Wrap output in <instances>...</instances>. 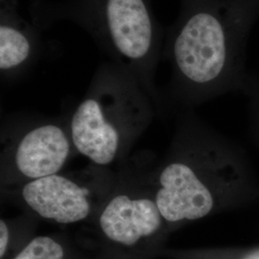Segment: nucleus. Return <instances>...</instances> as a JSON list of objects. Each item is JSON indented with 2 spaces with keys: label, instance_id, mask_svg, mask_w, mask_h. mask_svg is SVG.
<instances>
[{
  "label": "nucleus",
  "instance_id": "obj_1",
  "mask_svg": "<svg viewBox=\"0 0 259 259\" xmlns=\"http://www.w3.org/2000/svg\"><path fill=\"white\" fill-rule=\"evenodd\" d=\"M258 16L259 0H181L162 51L180 100L202 102L232 82Z\"/></svg>",
  "mask_w": 259,
  "mask_h": 259
},
{
  "label": "nucleus",
  "instance_id": "obj_2",
  "mask_svg": "<svg viewBox=\"0 0 259 259\" xmlns=\"http://www.w3.org/2000/svg\"><path fill=\"white\" fill-rule=\"evenodd\" d=\"M157 111L135 75L113 62H105L68 115L75 151L98 166L122 165Z\"/></svg>",
  "mask_w": 259,
  "mask_h": 259
},
{
  "label": "nucleus",
  "instance_id": "obj_3",
  "mask_svg": "<svg viewBox=\"0 0 259 259\" xmlns=\"http://www.w3.org/2000/svg\"><path fill=\"white\" fill-rule=\"evenodd\" d=\"M34 23L47 28L59 20L81 26L110 61L135 75L161 108L155 76L162 57L165 35L152 9L151 0L38 1L32 7Z\"/></svg>",
  "mask_w": 259,
  "mask_h": 259
},
{
  "label": "nucleus",
  "instance_id": "obj_4",
  "mask_svg": "<svg viewBox=\"0 0 259 259\" xmlns=\"http://www.w3.org/2000/svg\"><path fill=\"white\" fill-rule=\"evenodd\" d=\"M222 150L193 120L184 121L166 158L146 172L169 232L205 218L225 198Z\"/></svg>",
  "mask_w": 259,
  "mask_h": 259
},
{
  "label": "nucleus",
  "instance_id": "obj_5",
  "mask_svg": "<svg viewBox=\"0 0 259 259\" xmlns=\"http://www.w3.org/2000/svg\"><path fill=\"white\" fill-rule=\"evenodd\" d=\"M93 219L97 259H154L169 232L146 172L123 168Z\"/></svg>",
  "mask_w": 259,
  "mask_h": 259
},
{
  "label": "nucleus",
  "instance_id": "obj_6",
  "mask_svg": "<svg viewBox=\"0 0 259 259\" xmlns=\"http://www.w3.org/2000/svg\"><path fill=\"white\" fill-rule=\"evenodd\" d=\"M119 173L90 163L22 185L1 188L2 197L37 219L58 225L92 224L117 184Z\"/></svg>",
  "mask_w": 259,
  "mask_h": 259
},
{
  "label": "nucleus",
  "instance_id": "obj_7",
  "mask_svg": "<svg viewBox=\"0 0 259 259\" xmlns=\"http://www.w3.org/2000/svg\"><path fill=\"white\" fill-rule=\"evenodd\" d=\"M0 146L1 188L59 173L77 154L68 115L6 118L1 125Z\"/></svg>",
  "mask_w": 259,
  "mask_h": 259
},
{
  "label": "nucleus",
  "instance_id": "obj_8",
  "mask_svg": "<svg viewBox=\"0 0 259 259\" xmlns=\"http://www.w3.org/2000/svg\"><path fill=\"white\" fill-rule=\"evenodd\" d=\"M42 45L37 25L23 19L18 0H0V74L19 79L37 62Z\"/></svg>",
  "mask_w": 259,
  "mask_h": 259
},
{
  "label": "nucleus",
  "instance_id": "obj_9",
  "mask_svg": "<svg viewBox=\"0 0 259 259\" xmlns=\"http://www.w3.org/2000/svg\"><path fill=\"white\" fill-rule=\"evenodd\" d=\"M12 259H97L76 246L65 234L37 235Z\"/></svg>",
  "mask_w": 259,
  "mask_h": 259
},
{
  "label": "nucleus",
  "instance_id": "obj_10",
  "mask_svg": "<svg viewBox=\"0 0 259 259\" xmlns=\"http://www.w3.org/2000/svg\"><path fill=\"white\" fill-rule=\"evenodd\" d=\"M38 219L28 212L0 220V259L14 258L36 237Z\"/></svg>",
  "mask_w": 259,
  "mask_h": 259
},
{
  "label": "nucleus",
  "instance_id": "obj_11",
  "mask_svg": "<svg viewBox=\"0 0 259 259\" xmlns=\"http://www.w3.org/2000/svg\"><path fill=\"white\" fill-rule=\"evenodd\" d=\"M242 259H259V249L246 254Z\"/></svg>",
  "mask_w": 259,
  "mask_h": 259
}]
</instances>
